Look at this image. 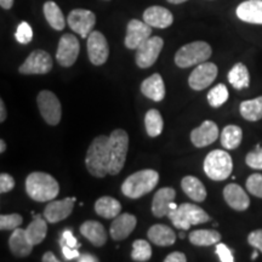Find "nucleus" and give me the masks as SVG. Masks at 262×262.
Here are the masks:
<instances>
[{"instance_id":"nucleus-54","label":"nucleus","mask_w":262,"mask_h":262,"mask_svg":"<svg viewBox=\"0 0 262 262\" xmlns=\"http://www.w3.org/2000/svg\"><path fill=\"white\" fill-rule=\"evenodd\" d=\"M257 257V249H255V251L253 253V255H251V260H255V258Z\"/></svg>"},{"instance_id":"nucleus-45","label":"nucleus","mask_w":262,"mask_h":262,"mask_svg":"<svg viewBox=\"0 0 262 262\" xmlns=\"http://www.w3.org/2000/svg\"><path fill=\"white\" fill-rule=\"evenodd\" d=\"M61 244H66V245H68V247H71L73 249L80 248V243H78L77 238L74 237L73 232H72L71 229H66L63 233H62Z\"/></svg>"},{"instance_id":"nucleus-52","label":"nucleus","mask_w":262,"mask_h":262,"mask_svg":"<svg viewBox=\"0 0 262 262\" xmlns=\"http://www.w3.org/2000/svg\"><path fill=\"white\" fill-rule=\"evenodd\" d=\"M6 149V143L4 140H0V153H4Z\"/></svg>"},{"instance_id":"nucleus-49","label":"nucleus","mask_w":262,"mask_h":262,"mask_svg":"<svg viewBox=\"0 0 262 262\" xmlns=\"http://www.w3.org/2000/svg\"><path fill=\"white\" fill-rule=\"evenodd\" d=\"M41 260H42V262H57L58 258L55 256L54 253H51V251H48V253H45L44 255H42Z\"/></svg>"},{"instance_id":"nucleus-21","label":"nucleus","mask_w":262,"mask_h":262,"mask_svg":"<svg viewBox=\"0 0 262 262\" xmlns=\"http://www.w3.org/2000/svg\"><path fill=\"white\" fill-rule=\"evenodd\" d=\"M143 21L150 27L156 28H168L172 25L173 16L168 9L163 6H150L143 12Z\"/></svg>"},{"instance_id":"nucleus-31","label":"nucleus","mask_w":262,"mask_h":262,"mask_svg":"<svg viewBox=\"0 0 262 262\" xmlns=\"http://www.w3.org/2000/svg\"><path fill=\"white\" fill-rule=\"evenodd\" d=\"M44 16L47 18L48 24L51 26L55 31H63L66 27V19L63 12L61 11L60 6L55 2H47L42 8Z\"/></svg>"},{"instance_id":"nucleus-33","label":"nucleus","mask_w":262,"mask_h":262,"mask_svg":"<svg viewBox=\"0 0 262 262\" xmlns=\"http://www.w3.org/2000/svg\"><path fill=\"white\" fill-rule=\"evenodd\" d=\"M239 110H241L242 117L249 122H257L262 119V96L254 100L243 101Z\"/></svg>"},{"instance_id":"nucleus-3","label":"nucleus","mask_w":262,"mask_h":262,"mask_svg":"<svg viewBox=\"0 0 262 262\" xmlns=\"http://www.w3.org/2000/svg\"><path fill=\"white\" fill-rule=\"evenodd\" d=\"M159 182V173L156 170H140L129 178L122 185V193L130 199H139L152 192Z\"/></svg>"},{"instance_id":"nucleus-38","label":"nucleus","mask_w":262,"mask_h":262,"mask_svg":"<svg viewBox=\"0 0 262 262\" xmlns=\"http://www.w3.org/2000/svg\"><path fill=\"white\" fill-rule=\"evenodd\" d=\"M24 222V219L19 214H10L0 216V229L3 231H14L18 228Z\"/></svg>"},{"instance_id":"nucleus-8","label":"nucleus","mask_w":262,"mask_h":262,"mask_svg":"<svg viewBox=\"0 0 262 262\" xmlns=\"http://www.w3.org/2000/svg\"><path fill=\"white\" fill-rule=\"evenodd\" d=\"M39 112H40L44 122L49 125H57L61 122L62 107L58 97L49 90H42L37 97Z\"/></svg>"},{"instance_id":"nucleus-9","label":"nucleus","mask_w":262,"mask_h":262,"mask_svg":"<svg viewBox=\"0 0 262 262\" xmlns=\"http://www.w3.org/2000/svg\"><path fill=\"white\" fill-rule=\"evenodd\" d=\"M164 47V40L160 37H150L136 49L135 61L140 68H149L158 60L160 51Z\"/></svg>"},{"instance_id":"nucleus-39","label":"nucleus","mask_w":262,"mask_h":262,"mask_svg":"<svg viewBox=\"0 0 262 262\" xmlns=\"http://www.w3.org/2000/svg\"><path fill=\"white\" fill-rule=\"evenodd\" d=\"M247 189L249 193L258 198H262V175L261 173H253L247 180Z\"/></svg>"},{"instance_id":"nucleus-4","label":"nucleus","mask_w":262,"mask_h":262,"mask_svg":"<svg viewBox=\"0 0 262 262\" xmlns=\"http://www.w3.org/2000/svg\"><path fill=\"white\" fill-rule=\"evenodd\" d=\"M168 217L176 228L182 231H187L191 226L202 225L210 221V216L206 214L205 210L191 203H182L176 209L170 210Z\"/></svg>"},{"instance_id":"nucleus-15","label":"nucleus","mask_w":262,"mask_h":262,"mask_svg":"<svg viewBox=\"0 0 262 262\" xmlns=\"http://www.w3.org/2000/svg\"><path fill=\"white\" fill-rule=\"evenodd\" d=\"M150 34H152V27L147 25L145 21L131 19L127 24L124 44L130 50H136L141 44H143L147 39L150 38Z\"/></svg>"},{"instance_id":"nucleus-42","label":"nucleus","mask_w":262,"mask_h":262,"mask_svg":"<svg viewBox=\"0 0 262 262\" xmlns=\"http://www.w3.org/2000/svg\"><path fill=\"white\" fill-rule=\"evenodd\" d=\"M216 254H217L219 260L221 262H233L234 257L232 255V251L229 250V248H227V245L222 244L219 242L216 244Z\"/></svg>"},{"instance_id":"nucleus-24","label":"nucleus","mask_w":262,"mask_h":262,"mask_svg":"<svg viewBox=\"0 0 262 262\" xmlns=\"http://www.w3.org/2000/svg\"><path fill=\"white\" fill-rule=\"evenodd\" d=\"M33 247L34 245L28 241L25 229L16 228L12 231V234L9 238V248L12 255L16 257H27L31 255Z\"/></svg>"},{"instance_id":"nucleus-36","label":"nucleus","mask_w":262,"mask_h":262,"mask_svg":"<svg viewBox=\"0 0 262 262\" xmlns=\"http://www.w3.org/2000/svg\"><path fill=\"white\" fill-rule=\"evenodd\" d=\"M152 257V248L145 239H137L133 244L131 258L137 262H146Z\"/></svg>"},{"instance_id":"nucleus-1","label":"nucleus","mask_w":262,"mask_h":262,"mask_svg":"<svg viewBox=\"0 0 262 262\" xmlns=\"http://www.w3.org/2000/svg\"><path fill=\"white\" fill-rule=\"evenodd\" d=\"M85 165L95 178L102 179L110 173V136L95 137L88 148Z\"/></svg>"},{"instance_id":"nucleus-28","label":"nucleus","mask_w":262,"mask_h":262,"mask_svg":"<svg viewBox=\"0 0 262 262\" xmlns=\"http://www.w3.org/2000/svg\"><path fill=\"white\" fill-rule=\"evenodd\" d=\"M26 235H27L28 241L31 242L33 245L40 244L47 237L48 232V221L44 216L41 215H35L33 217L31 224L28 225V227L25 229Z\"/></svg>"},{"instance_id":"nucleus-30","label":"nucleus","mask_w":262,"mask_h":262,"mask_svg":"<svg viewBox=\"0 0 262 262\" xmlns=\"http://www.w3.org/2000/svg\"><path fill=\"white\" fill-rule=\"evenodd\" d=\"M188 238L195 247H210L220 242L221 234L215 229H196L189 233Z\"/></svg>"},{"instance_id":"nucleus-26","label":"nucleus","mask_w":262,"mask_h":262,"mask_svg":"<svg viewBox=\"0 0 262 262\" xmlns=\"http://www.w3.org/2000/svg\"><path fill=\"white\" fill-rule=\"evenodd\" d=\"M149 241L158 247H170L176 242V234L166 225H153L147 232Z\"/></svg>"},{"instance_id":"nucleus-32","label":"nucleus","mask_w":262,"mask_h":262,"mask_svg":"<svg viewBox=\"0 0 262 262\" xmlns=\"http://www.w3.org/2000/svg\"><path fill=\"white\" fill-rule=\"evenodd\" d=\"M228 80L232 86L237 90H243L249 88L250 84V75L248 68L243 63H235L231 71L228 72Z\"/></svg>"},{"instance_id":"nucleus-25","label":"nucleus","mask_w":262,"mask_h":262,"mask_svg":"<svg viewBox=\"0 0 262 262\" xmlns=\"http://www.w3.org/2000/svg\"><path fill=\"white\" fill-rule=\"evenodd\" d=\"M80 233L84 235L88 241L90 242L94 247H102L107 242V232L104 229L103 225L100 224L98 221L89 220L85 221L83 225L80 226Z\"/></svg>"},{"instance_id":"nucleus-29","label":"nucleus","mask_w":262,"mask_h":262,"mask_svg":"<svg viewBox=\"0 0 262 262\" xmlns=\"http://www.w3.org/2000/svg\"><path fill=\"white\" fill-rule=\"evenodd\" d=\"M182 191L194 202H204L206 199V189L201 180L194 176H185L181 181Z\"/></svg>"},{"instance_id":"nucleus-22","label":"nucleus","mask_w":262,"mask_h":262,"mask_svg":"<svg viewBox=\"0 0 262 262\" xmlns=\"http://www.w3.org/2000/svg\"><path fill=\"white\" fill-rule=\"evenodd\" d=\"M141 93L155 102H160L165 97V84L162 75L155 73L141 83Z\"/></svg>"},{"instance_id":"nucleus-44","label":"nucleus","mask_w":262,"mask_h":262,"mask_svg":"<svg viewBox=\"0 0 262 262\" xmlns=\"http://www.w3.org/2000/svg\"><path fill=\"white\" fill-rule=\"evenodd\" d=\"M248 243L262 253V229L253 231L248 235Z\"/></svg>"},{"instance_id":"nucleus-46","label":"nucleus","mask_w":262,"mask_h":262,"mask_svg":"<svg viewBox=\"0 0 262 262\" xmlns=\"http://www.w3.org/2000/svg\"><path fill=\"white\" fill-rule=\"evenodd\" d=\"M61 248H62V254H63L66 261L77 260V258L80 256L78 249H73V248L68 247V245H66V244H61Z\"/></svg>"},{"instance_id":"nucleus-2","label":"nucleus","mask_w":262,"mask_h":262,"mask_svg":"<svg viewBox=\"0 0 262 262\" xmlns=\"http://www.w3.org/2000/svg\"><path fill=\"white\" fill-rule=\"evenodd\" d=\"M26 192L35 202H50L60 193V185L50 173L35 171L26 179Z\"/></svg>"},{"instance_id":"nucleus-50","label":"nucleus","mask_w":262,"mask_h":262,"mask_svg":"<svg viewBox=\"0 0 262 262\" xmlns=\"http://www.w3.org/2000/svg\"><path fill=\"white\" fill-rule=\"evenodd\" d=\"M6 118V108H5V103L4 101L0 100V122H5Z\"/></svg>"},{"instance_id":"nucleus-6","label":"nucleus","mask_w":262,"mask_h":262,"mask_svg":"<svg viewBox=\"0 0 262 262\" xmlns=\"http://www.w3.org/2000/svg\"><path fill=\"white\" fill-rule=\"evenodd\" d=\"M212 54L211 47L208 42L198 40L183 45L175 55V63L180 68H188L201 64L210 58Z\"/></svg>"},{"instance_id":"nucleus-47","label":"nucleus","mask_w":262,"mask_h":262,"mask_svg":"<svg viewBox=\"0 0 262 262\" xmlns=\"http://www.w3.org/2000/svg\"><path fill=\"white\" fill-rule=\"evenodd\" d=\"M187 261V257L183 253H180V251H173V253L169 254L168 256L164 258V262H186Z\"/></svg>"},{"instance_id":"nucleus-40","label":"nucleus","mask_w":262,"mask_h":262,"mask_svg":"<svg viewBox=\"0 0 262 262\" xmlns=\"http://www.w3.org/2000/svg\"><path fill=\"white\" fill-rule=\"evenodd\" d=\"M15 38L19 44H28V42H31L33 39V31L31 26L27 22H21L17 29H16Z\"/></svg>"},{"instance_id":"nucleus-41","label":"nucleus","mask_w":262,"mask_h":262,"mask_svg":"<svg viewBox=\"0 0 262 262\" xmlns=\"http://www.w3.org/2000/svg\"><path fill=\"white\" fill-rule=\"evenodd\" d=\"M245 163L251 169L262 170V147L257 145L255 150L248 153L247 158H245Z\"/></svg>"},{"instance_id":"nucleus-20","label":"nucleus","mask_w":262,"mask_h":262,"mask_svg":"<svg viewBox=\"0 0 262 262\" xmlns=\"http://www.w3.org/2000/svg\"><path fill=\"white\" fill-rule=\"evenodd\" d=\"M224 198L232 209L237 211L247 210L250 205V199L241 186L237 183H229L224 189Z\"/></svg>"},{"instance_id":"nucleus-11","label":"nucleus","mask_w":262,"mask_h":262,"mask_svg":"<svg viewBox=\"0 0 262 262\" xmlns=\"http://www.w3.org/2000/svg\"><path fill=\"white\" fill-rule=\"evenodd\" d=\"M80 44L74 34L66 33L58 41L56 60L62 67H71L79 56Z\"/></svg>"},{"instance_id":"nucleus-12","label":"nucleus","mask_w":262,"mask_h":262,"mask_svg":"<svg viewBox=\"0 0 262 262\" xmlns=\"http://www.w3.org/2000/svg\"><path fill=\"white\" fill-rule=\"evenodd\" d=\"M70 28L81 38H88L96 24V16L93 11L85 9L72 10L67 18Z\"/></svg>"},{"instance_id":"nucleus-27","label":"nucleus","mask_w":262,"mask_h":262,"mask_svg":"<svg viewBox=\"0 0 262 262\" xmlns=\"http://www.w3.org/2000/svg\"><path fill=\"white\" fill-rule=\"evenodd\" d=\"M95 211L101 217L107 219H116L118 215L122 214V204L112 196H101L95 203Z\"/></svg>"},{"instance_id":"nucleus-37","label":"nucleus","mask_w":262,"mask_h":262,"mask_svg":"<svg viewBox=\"0 0 262 262\" xmlns=\"http://www.w3.org/2000/svg\"><path fill=\"white\" fill-rule=\"evenodd\" d=\"M229 97L228 90L224 84H219L208 93V102L211 107L219 108L221 107L225 102H227Z\"/></svg>"},{"instance_id":"nucleus-17","label":"nucleus","mask_w":262,"mask_h":262,"mask_svg":"<svg viewBox=\"0 0 262 262\" xmlns=\"http://www.w3.org/2000/svg\"><path fill=\"white\" fill-rule=\"evenodd\" d=\"M137 219L135 215H131L129 212L119 214L116 219H113L112 225L110 228V234L113 241L120 242L125 241L129 235L133 233L136 227Z\"/></svg>"},{"instance_id":"nucleus-53","label":"nucleus","mask_w":262,"mask_h":262,"mask_svg":"<svg viewBox=\"0 0 262 262\" xmlns=\"http://www.w3.org/2000/svg\"><path fill=\"white\" fill-rule=\"evenodd\" d=\"M166 2L171 3V4H182V3H186L187 0H166Z\"/></svg>"},{"instance_id":"nucleus-14","label":"nucleus","mask_w":262,"mask_h":262,"mask_svg":"<svg viewBox=\"0 0 262 262\" xmlns=\"http://www.w3.org/2000/svg\"><path fill=\"white\" fill-rule=\"evenodd\" d=\"M217 77V66L211 62H203L198 64L189 74L188 84L191 89L202 91L210 86L212 81Z\"/></svg>"},{"instance_id":"nucleus-18","label":"nucleus","mask_w":262,"mask_h":262,"mask_svg":"<svg viewBox=\"0 0 262 262\" xmlns=\"http://www.w3.org/2000/svg\"><path fill=\"white\" fill-rule=\"evenodd\" d=\"M219 137V127L212 120H205L201 126L195 127L191 133L192 143L198 148L212 145Z\"/></svg>"},{"instance_id":"nucleus-13","label":"nucleus","mask_w":262,"mask_h":262,"mask_svg":"<svg viewBox=\"0 0 262 262\" xmlns=\"http://www.w3.org/2000/svg\"><path fill=\"white\" fill-rule=\"evenodd\" d=\"M88 55L89 60L95 66H102L110 56V47L104 35L98 31H93L88 37Z\"/></svg>"},{"instance_id":"nucleus-34","label":"nucleus","mask_w":262,"mask_h":262,"mask_svg":"<svg viewBox=\"0 0 262 262\" xmlns=\"http://www.w3.org/2000/svg\"><path fill=\"white\" fill-rule=\"evenodd\" d=\"M243 131L237 125H227L221 133V145L226 149H235L241 145Z\"/></svg>"},{"instance_id":"nucleus-7","label":"nucleus","mask_w":262,"mask_h":262,"mask_svg":"<svg viewBox=\"0 0 262 262\" xmlns=\"http://www.w3.org/2000/svg\"><path fill=\"white\" fill-rule=\"evenodd\" d=\"M233 170L232 157L226 150L214 149L205 157L204 172L214 181H224L231 176Z\"/></svg>"},{"instance_id":"nucleus-35","label":"nucleus","mask_w":262,"mask_h":262,"mask_svg":"<svg viewBox=\"0 0 262 262\" xmlns=\"http://www.w3.org/2000/svg\"><path fill=\"white\" fill-rule=\"evenodd\" d=\"M146 131L150 137H157L162 134L164 122L158 110H149L145 116Z\"/></svg>"},{"instance_id":"nucleus-48","label":"nucleus","mask_w":262,"mask_h":262,"mask_svg":"<svg viewBox=\"0 0 262 262\" xmlns=\"http://www.w3.org/2000/svg\"><path fill=\"white\" fill-rule=\"evenodd\" d=\"M79 262H97L98 258L95 257L94 255H90V254H83L80 255L79 257L77 258Z\"/></svg>"},{"instance_id":"nucleus-43","label":"nucleus","mask_w":262,"mask_h":262,"mask_svg":"<svg viewBox=\"0 0 262 262\" xmlns=\"http://www.w3.org/2000/svg\"><path fill=\"white\" fill-rule=\"evenodd\" d=\"M15 188V180L11 175L2 172L0 175V193H8Z\"/></svg>"},{"instance_id":"nucleus-51","label":"nucleus","mask_w":262,"mask_h":262,"mask_svg":"<svg viewBox=\"0 0 262 262\" xmlns=\"http://www.w3.org/2000/svg\"><path fill=\"white\" fill-rule=\"evenodd\" d=\"M0 5H2L3 9L9 10L14 5V0H0Z\"/></svg>"},{"instance_id":"nucleus-16","label":"nucleus","mask_w":262,"mask_h":262,"mask_svg":"<svg viewBox=\"0 0 262 262\" xmlns=\"http://www.w3.org/2000/svg\"><path fill=\"white\" fill-rule=\"evenodd\" d=\"M75 198H67L62 201H50L44 209V217L49 224H57L63 221L73 212Z\"/></svg>"},{"instance_id":"nucleus-5","label":"nucleus","mask_w":262,"mask_h":262,"mask_svg":"<svg viewBox=\"0 0 262 262\" xmlns=\"http://www.w3.org/2000/svg\"><path fill=\"white\" fill-rule=\"evenodd\" d=\"M129 135L125 130L116 129L110 135V175H118L125 165Z\"/></svg>"},{"instance_id":"nucleus-19","label":"nucleus","mask_w":262,"mask_h":262,"mask_svg":"<svg viewBox=\"0 0 262 262\" xmlns=\"http://www.w3.org/2000/svg\"><path fill=\"white\" fill-rule=\"evenodd\" d=\"M176 198V191L172 187H164L160 188L159 191L153 196L152 202V214L156 217H164V216H168L171 208L170 204L172 202H175Z\"/></svg>"},{"instance_id":"nucleus-10","label":"nucleus","mask_w":262,"mask_h":262,"mask_svg":"<svg viewBox=\"0 0 262 262\" xmlns=\"http://www.w3.org/2000/svg\"><path fill=\"white\" fill-rule=\"evenodd\" d=\"M52 70V58L44 50H34L29 54L26 61L19 66L21 74H48Z\"/></svg>"},{"instance_id":"nucleus-23","label":"nucleus","mask_w":262,"mask_h":262,"mask_svg":"<svg viewBox=\"0 0 262 262\" xmlns=\"http://www.w3.org/2000/svg\"><path fill=\"white\" fill-rule=\"evenodd\" d=\"M237 16L248 24L262 25V0H247L237 8Z\"/></svg>"}]
</instances>
